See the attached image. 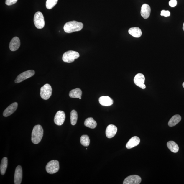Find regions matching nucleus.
Segmentation results:
<instances>
[{
  "label": "nucleus",
  "instance_id": "obj_22",
  "mask_svg": "<svg viewBox=\"0 0 184 184\" xmlns=\"http://www.w3.org/2000/svg\"><path fill=\"white\" fill-rule=\"evenodd\" d=\"M167 145L168 148L172 152L177 153L179 150V146L175 142L170 141L167 142Z\"/></svg>",
  "mask_w": 184,
  "mask_h": 184
},
{
  "label": "nucleus",
  "instance_id": "obj_4",
  "mask_svg": "<svg viewBox=\"0 0 184 184\" xmlns=\"http://www.w3.org/2000/svg\"><path fill=\"white\" fill-rule=\"evenodd\" d=\"M34 23L37 28L42 29L45 25V21L43 15L41 12H38L35 14L34 17Z\"/></svg>",
  "mask_w": 184,
  "mask_h": 184
},
{
  "label": "nucleus",
  "instance_id": "obj_1",
  "mask_svg": "<svg viewBox=\"0 0 184 184\" xmlns=\"http://www.w3.org/2000/svg\"><path fill=\"white\" fill-rule=\"evenodd\" d=\"M83 24L82 23L73 21L68 22L65 24L63 29L67 33L79 31L82 29Z\"/></svg>",
  "mask_w": 184,
  "mask_h": 184
},
{
  "label": "nucleus",
  "instance_id": "obj_25",
  "mask_svg": "<svg viewBox=\"0 0 184 184\" xmlns=\"http://www.w3.org/2000/svg\"><path fill=\"white\" fill-rule=\"evenodd\" d=\"M89 137L87 135H83L80 137V142L82 145L85 147L88 146L90 144Z\"/></svg>",
  "mask_w": 184,
  "mask_h": 184
},
{
  "label": "nucleus",
  "instance_id": "obj_31",
  "mask_svg": "<svg viewBox=\"0 0 184 184\" xmlns=\"http://www.w3.org/2000/svg\"><path fill=\"white\" fill-rule=\"evenodd\" d=\"M183 88H184V82L183 83Z\"/></svg>",
  "mask_w": 184,
  "mask_h": 184
},
{
  "label": "nucleus",
  "instance_id": "obj_32",
  "mask_svg": "<svg viewBox=\"0 0 184 184\" xmlns=\"http://www.w3.org/2000/svg\"><path fill=\"white\" fill-rule=\"evenodd\" d=\"M80 98V99H81L82 98L80 97V98Z\"/></svg>",
  "mask_w": 184,
  "mask_h": 184
},
{
  "label": "nucleus",
  "instance_id": "obj_24",
  "mask_svg": "<svg viewBox=\"0 0 184 184\" xmlns=\"http://www.w3.org/2000/svg\"><path fill=\"white\" fill-rule=\"evenodd\" d=\"M78 119L77 112L75 110L72 111L70 114L71 123L72 125H75Z\"/></svg>",
  "mask_w": 184,
  "mask_h": 184
},
{
  "label": "nucleus",
  "instance_id": "obj_12",
  "mask_svg": "<svg viewBox=\"0 0 184 184\" xmlns=\"http://www.w3.org/2000/svg\"><path fill=\"white\" fill-rule=\"evenodd\" d=\"M17 107L18 104L17 102H14L11 104L4 111L3 115L4 116L7 117L12 114L17 110Z\"/></svg>",
  "mask_w": 184,
  "mask_h": 184
},
{
  "label": "nucleus",
  "instance_id": "obj_29",
  "mask_svg": "<svg viewBox=\"0 0 184 184\" xmlns=\"http://www.w3.org/2000/svg\"><path fill=\"white\" fill-rule=\"evenodd\" d=\"M169 4L171 7H175L177 5V1L176 0H170L169 3Z\"/></svg>",
  "mask_w": 184,
  "mask_h": 184
},
{
  "label": "nucleus",
  "instance_id": "obj_16",
  "mask_svg": "<svg viewBox=\"0 0 184 184\" xmlns=\"http://www.w3.org/2000/svg\"><path fill=\"white\" fill-rule=\"evenodd\" d=\"M140 139L137 137H134L131 138L126 145L127 148L130 149L139 145L140 143Z\"/></svg>",
  "mask_w": 184,
  "mask_h": 184
},
{
  "label": "nucleus",
  "instance_id": "obj_14",
  "mask_svg": "<svg viewBox=\"0 0 184 184\" xmlns=\"http://www.w3.org/2000/svg\"><path fill=\"white\" fill-rule=\"evenodd\" d=\"M21 42L18 37H15L11 41L9 44V48L12 51H15L20 47Z\"/></svg>",
  "mask_w": 184,
  "mask_h": 184
},
{
  "label": "nucleus",
  "instance_id": "obj_26",
  "mask_svg": "<svg viewBox=\"0 0 184 184\" xmlns=\"http://www.w3.org/2000/svg\"><path fill=\"white\" fill-rule=\"evenodd\" d=\"M58 0H47L46 3V7L48 9H51L58 3Z\"/></svg>",
  "mask_w": 184,
  "mask_h": 184
},
{
  "label": "nucleus",
  "instance_id": "obj_13",
  "mask_svg": "<svg viewBox=\"0 0 184 184\" xmlns=\"http://www.w3.org/2000/svg\"><path fill=\"white\" fill-rule=\"evenodd\" d=\"M117 128L116 126L113 124L109 125L106 130V135L107 138L111 139L115 136L117 132Z\"/></svg>",
  "mask_w": 184,
  "mask_h": 184
},
{
  "label": "nucleus",
  "instance_id": "obj_10",
  "mask_svg": "<svg viewBox=\"0 0 184 184\" xmlns=\"http://www.w3.org/2000/svg\"><path fill=\"white\" fill-rule=\"evenodd\" d=\"M65 118L64 111H59L56 114L54 119V122L57 125L61 126L64 123Z\"/></svg>",
  "mask_w": 184,
  "mask_h": 184
},
{
  "label": "nucleus",
  "instance_id": "obj_17",
  "mask_svg": "<svg viewBox=\"0 0 184 184\" xmlns=\"http://www.w3.org/2000/svg\"><path fill=\"white\" fill-rule=\"evenodd\" d=\"M99 102L102 106H109L113 104V100L109 96H102L99 98Z\"/></svg>",
  "mask_w": 184,
  "mask_h": 184
},
{
  "label": "nucleus",
  "instance_id": "obj_9",
  "mask_svg": "<svg viewBox=\"0 0 184 184\" xmlns=\"http://www.w3.org/2000/svg\"><path fill=\"white\" fill-rule=\"evenodd\" d=\"M141 177L137 175H132L127 177L124 180V184H139L141 183Z\"/></svg>",
  "mask_w": 184,
  "mask_h": 184
},
{
  "label": "nucleus",
  "instance_id": "obj_5",
  "mask_svg": "<svg viewBox=\"0 0 184 184\" xmlns=\"http://www.w3.org/2000/svg\"><path fill=\"white\" fill-rule=\"evenodd\" d=\"M52 88L49 84H45L41 88L40 95L44 100L49 99L52 95Z\"/></svg>",
  "mask_w": 184,
  "mask_h": 184
},
{
  "label": "nucleus",
  "instance_id": "obj_18",
  "mask_svg": "<svg viewBox=\"0 0 184 184\" xmlns=\"http://www.w3.org/2000/svg\"><path fill=\"white\" fill-rule=\"evenodd\" d=\"M129 33L135 38H139L142 35V32L139 27H132L129 29Z\"/></svg>",
  "mask_w": 184,
  "mask_h": 184
},
{
  "label": "nucleus",
  "instance_id": "obj_3",
  "mask_svg": "<svg viewBox=\"0 0 184 184\" xmlns=\"http://www.w3.org/2000/svg\"><path fill=\"white\" fill-rule=\"evenodd\" d=\"M80 54L78 52L69 51L65 52L63 56V60L64 62L68 63L73 62L75 59L79 58Z\"/></svg>",
  "mask_w": 184,
  "mask_h": 184
},
{
  "label": "nucleus",
  "instance_id": "obj_21",
  "mask_svg": "<svg viewBox=\"0 0 184 184\" xmlns=\"http://www.w3.org/2000/svg\"><path fill=\"white\" fill-rule=\"evenodd\" d=\"M82 91L79 88L72 90L70 92L69 96L70 97L74 98H79L81 97Z\"/></svg>",
  "mask_w": 184,
  "mask_h": 184
},
{
  "label": "nucleus",
  "instance_id": "obj_27",
  "mask_svg": "<svg viewBox=\"0 0 184 184\" xmlns=\"http://www.w3.org/2000/svg\"><path fill=\"white\" fill-rule=\"evenodd\" d=\"M18 0H6L5 3L8 6H11L16 3Z\"/></svg>",
  "mask_w": 184,
  "mask_h": 184
},
{
  "label": "nucleus",
  "instance_id": "obj_23",
  "mask_svg": "<svg viewBox=\"0 0 184 184\" xmlns=\"http://www.w3.org/2000/svg\"><path fill=\"white\" fill-rule=\"evenodd\" d=\"M8 165V159L7 157H4L2 159L0 166V170L2 175H5Z\"/></svg>",
  "mask_w": 184,
  "mask_h": 184
},
{
  "label": "nucleus",
  "instance_id": "obj_8",
  "mask_svg": "<svg viewBox=\"0 0 184 184\" xmlns=\"http://www.w3.org/2000/svg\"><path fill=\"white\" fill-rule=\"evenodd\" d=\"M134 82L137 86L142 89H144L146 88V85L144 84L145 82V77L143 74L142 73L137 74L134 79Z\"/></svg>",
  "mask_w": 184,
  "mask_h": 184
},
{
  "label": "nucleus",
  "instance_id": "obj_2",
  "mask_svg": "<svg viewBox=\"0 0 184 184\" xmlns=\"http://www.w3.org/2000/svg\"><path fill=\"white\" fill-rule=\"evenodd\" d=\"M43 135V129L40 125L34 126L32 134V141L35 144H39L41 141Z\"/></svg>",
  "mask_w": 184,
  "mask_h": 184
},
{
  "label": "nucleus",
  "instance_id": "obj_15",
  "mask_svg": "<svg viewBox=\"0 0 184 184\" xmlns=\"http://www.w3.org/2000/svg\"><path fill=\"white\" fill-rule=\"evenodd\" d=\"M150 6L147 4H144L141 7V14L142 16L144 19H147L150 17Z\"/></svg>",
  "mask_w": 184,
  "mask_h": 184
},
{
  "label": "nucleus",
  "instance_id": "obj_11",
  "mask_svg": "<svg viewBox=\"0 0 184 184\" xmlns=\"http://www.w3.org/2000/svg\"><path fill=\"white\" fill-rule=\"evenodd\" d=\"M22 169L20 165H18L17 166L15 170L14 177V184H21L22 179Z\"/></svg>",
  "mask_w": 184,
  "mask_h": 184
},
{
  "label": "nucleus",
  "instance_id": "obj_7",
  "mask_svg": "<svg viewBox=\"0 0 184 184\" xmlns=\"http://www.w3.org/2000/svg\"><path fill=\"white\" fill-rule=\"evenodd\" d=\"M35 74V72L33 70H29L24 72L17 76L15 80L16 83H21L24 80L32 76Z\"/></svg>",
  "mask_w": 184,
  "mask_h": 184
},
{
  "label": "nucleus",
  "instance_id": "obj_30",
  "mask_svg": "<svg viewBox=\"0 0 184 184\" xmlns=\"http://www.w3.org/2000/svg\"><path fill=\"white\" fill-rule=\"evenodd\" d=\"M183 29L184 31V23L183 24Z\"/></svg>",
  "mask_w": 184,
  "mask_h": 184
},
{
  "label": "nucleus",
  "instance_id": "obj_6",
  "mask_svg": "<svg viewBox=\"0 0 184 184\" xmlns=\"http://www.w3.org/2000/svg\"><path fill=\"white\" fill-rule=\"evenodd\" d=\"M60 169L59 162L57 160H52L47 164L46 170L48 173L54 174L58 171Z\"/></svg>",
  "mask_w": 184,
  "mask_h": 184
},
{
  "label": "nucleus",
  "instance_id": "obj_28",
  "mask_svg": "<svg viewBox=\"0 0 184 184\" xmlns=\"http://www.w3.org/2000/svg\"><path fill=\"white\" fill-rule=\"evenodd\" d=\"M170 12L169 11L163 10L161 11V15L165 17H167L170 15Z\"/></svg>",
  "mask_w": 184,
  "mask_h": 184
},
{
  "label": "nucleus",
  "instance_id": "obj_19",
  "mask_svg": "<svg viewBox=\"0 0 184 184\" xmlns=\"http://www.w3.org/2000/svg\"><path fill=\"white\" fill-rule=\"evenodd\" d=\"M181 119V116L179 115H176L173 116L170 119L168 123V126L172 127L176 126L180 121Z\"/></svg>",
  "mask_w": 184,
  "mask_h": 184
},
{
  "label": "nucleus",
  "instance_id": "obj_20",
  "mask_svg": "<svg viewBox=\"0 0 184 184\" xmlns=\"http://www.w3.org/2000/svg\"><path fill=\"white\" fill-rule=\"evenodd\" d=\"M84 125L85 126L89 128L94 129L97 126V123L93 118L90 117L88 118L85 120Z\"/></svg>",
  "mask_w": 184,
  "mask_h": 184
}]
</instances>
